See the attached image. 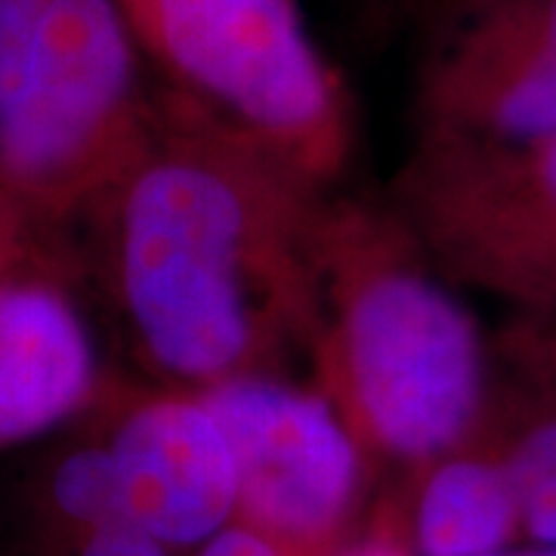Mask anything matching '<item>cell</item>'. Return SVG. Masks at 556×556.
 I'll list each match as a JSON object with an SVG mask.
<instances>
[{
	"label": "cell",
	"mask_w": 556,
	"mask_h": 556,
	"mask_svg": "<svg viewBox=\"0 0 556 556\" xmlns=\"http://www.w3.org/2000/svg\"><path fill=\"white\" fill-rule=\"evenodd\" d=\"M321 189L159 90V124L78 226L142 365L179 390L313 353Z\"/></svg>",
	"instance_id": "1"
},
{
	"label": "cell",
	"mask_w": 556,
	"mask_h": 556,
	"mask_svg": "<svg viewBox=\"0 0 556 556\" xmlns=\"http://www.w3.org/2000/svg\"><path fill=\"white\" fill-rule=\"evenodd\" d=\"M313 365L371 460L412 473L485 433L489 346L393 211L325 201Z\"/></svg>",
	"instance_id": "2"
},
{
	"label": "cell",
	"mask_w": 556,
	"mask_h": 556,
	"mask_svg": "<svg viewBox=\"0 0 556 556\" xmlns=\"http://www.w3.org/2000/svg\"><path fill=\"white\" fill-rule=\"evenodd\" d=\"M118 0H0V189L62 239L159 124Z\"/></svg>",
	"instance_id": "3"
},
{
	"label": "cell",
	"mask_w": 556,
	"mask_h": 556,
	"mask_svg": "<svg viewBox=\"0 0 556 556\" xmlns=\"http://www.w3.org/2000/svg\"><path fill=\"white\" fill-rule=\"evenodd\" d=\"M161 93L325 189L353 152L343 80L298 0H118Z\"/></svg>",
	"instance_id": "4"
},
{
	"label": "cell",
	"mask_w": 556,
	"mask_h": 556,
	"mask_svg": "<svg viewBox=\"0 0 556 556\" xmlns=\"http://www.w3.org/2000/svg\"><path fill=\"white\" fill-rule=\"evenodd\" d=\"M393 214L445 278L526 318L556 316V134H424L396 174Z\"/></svg>",
	"instance_id": "5"
},
{
	"label": "cell",
	"mask_w": 556,
	"mask_h": 556,
	"mask_svg": "<svg viewBox=\"0 0 556 556\" xmlns=\"http://www.w3.org/2000/svg\"><path fill=\"white\" fill-rule=\"evenodd\" d=\"M232 445L239 517L306 554L356 535L375 460L321 387L244 375L199 390Z\"/></svg>",
	"instance_id": "6"
},
{
	"label": "cell",
	"mask_w": 556,
	"mask_h": 556,
	"mask_svg": "<svg viewBox=\"0 0 556 556\" xmlns=\"http://www.w3.org/2000/svg\"><path fill=\"white\" fill-rule=\"evenodd\" d=\"M84 420L112 452L127 519L179 554L239 517L232 445L199 390L112 383Z\"/></svg>",
	"instance_id": "7"
},
{
	"label": "cell",
	"mask_w": 556,
	"mask_h": 556,
	"mask_svg": "<svg viewBox=\"0 0 556 556\" xmlns=\"http://www.w3.org/2000/svg\"><path fill=\"white\" fill-rule=\"evenodd\" d=\"M424 134H556V0H473L433 40L420 75Z\"/></svg>",
	"instance_id": "8"
},
{
	"label": "cell",
	"mask_w": 556,
	"mask_h": 556,
	"mask_svg": "<svg viewBox=\"0 0 556 556\" xmlns=\"http://www.w3.org/2000/svg\"><path fill=\"white\" fill-rule=\"evenodd\" d=\"M115 380L105 378L62 239L0 269V452L78 427Z\"/></svg>",
	"instance_id": "9"
},
{
	"label": "cell",
	"mask_w": 556,
	"mask_h": 556,
	"mask_svg": "<svg viewBox=\"0 0 556 556\" xmlns=\"http://www.w3.org/2000/svg\"><path fill=\"white\" fill-rule=\"evenodd\" d=\"M412 477L402 519L415 556H492L522 544L517 485L485 437Z\"/></svg>",
	"instance_id": "10"
},
{
	"label": "cell",
	"mask_w": 556,
	"mask_h": 556,
	"mask_svg": "<svg viewBox=\"0 0 556 556\" xmlns=\"http://www.w3.org/2000/svg\"><path fill=\"white\" fill-rule=\"evenodd\" d=\"M127 519L118 470L109 445L90 420L62 442L28 479L25 522L31 547H50L109 522Z\"/></svg>",
	"instance_id": "11"
},
{
	"label": "cell",
	"mask_w": 556,
	"mask_h": 556,
	"mask_svg": "<svg viewBox=\"0 0 556 556\" xmlns=\"http://www.w3.org/2000/svg\"><path fill=\"white\" fill-rule=\"evenodd\" d=\"M38 556H186L167 541H161L152 532L130 519H118L100 529H90L84 535L68 538L60 544L40 547Z\"/></svg>",
	"instance_id": "12"
},
{
	"label": "cell",
	"mask_w": 556,
	"mask_h": 556,
	"mask_svg": "<svg viewBox=\"0 0 556 556\" xmlns=\"http://www.w3.org/2000/svg\"><path fill=\"white\" fill-rule=\"evenodd\" d=\"M338 556H415L396 501H380L371 517L358 526L356 535L340 547Z\"/></svg>",
	"instance_id": "13"
},
{
	"label": "cell",
	"mask_w": 556,
	"mask_h": 556,
	"mask_svg": "<svg viewBox=\"0 0 556 556\" xmlns=\"http://www.w3.org/2000/svg\"><path fill=\"white\" fill-rule=\"evenodd\" d=\"M340 554V551H338ZM334 554V556H338ZM186 556H318L306 554L294 544L281 541V538L263 532L257 526L244 522V519H232L229 526H223L217 535L201 541L195 551Z\"/></svg>",
	"instance_id": "14"
},
{
	"label": "cell",
	"mask_w": 556,
	"mask_h": 556,
	"mask_svg": "<svg viewBox=\"0 0 556 556\" xmlns=\"http://www.w3.org/2000/svg\"><path fill=\"white\" fill-rule=\"evenodd\" d=\"M507 356L519 371L556 383V316L522 318L507 338Z\"/></svg>",
	"instance_id": "15"
},
{
	"label": "cell",
	"mask_w": 556,
	"mask_h": 556,
	"mask_svg": "<svg viewBox=\"0 0 556 556\" xmlns=\"http://www.w3.org/2000/svg\"><path fill=\"white\" fill-rule=\"evenodd\" d=\"M47 239H56V236L40 232L38 226L13 204V199L0 189V269Z\"/></svg>",
	"instance_id": "16"
},
{
	"label": "cell",
	"mask_w": 556,
	"mask_h": 556,
	"mask_svg": "<svg viewBox=\"0 0 556 556\" xmlns=\"http://www.w3.org/2000/svg\"><path fill=\"white\" fill-rule=\"evenodd\" d=\"M492 556H556V547H535V544H517V547H507L501 554Z\"/></svg>",
	"instance_id": "17"
}]
</instances>
